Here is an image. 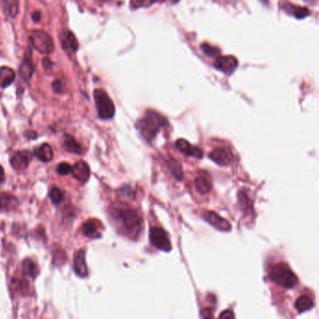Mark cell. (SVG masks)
<instances>
[{
    "label": "cell",
    "instance_id": "obj_1",
    "mask_svg": "<svg viewBox=\"0 0 319 319\" xmlns=\"http://www.w3.org/2000/svg\"><path fill=\"white\" fill-rule=\"evenodd\" d=\"M114 220L117 221L126 232L132 237H137L142 229V220L135 210L128 207L115 208L111 213Z\"/></svg>",
    "mask_w": 319,
    "mask_h": 319
},
{
    "label": "cell",
    "instance_id": "obj_2",
    "mask_svg": "<svg viewBox=\"0 0 319 319\" xmlns=\"http://www.w3.org/2000/svg\"><path fill=\"white\" fill-rule=\"evenodd\" d=\"M166 125L167 120L162 115L154 110H148L143 119L137 123V128L147 142H151Z\"/></svg>",
    "mask_w": 319,
    "mask_h": 319
},
{
    "label": "cell",
    "instance_id": "obj_3",
    "mask_svg": "<svg viewBox=\"0 0 319 319\" xmlns=\"http://www.w3.org/2000/svg\"><path fill=\"white\" fill-rule=\"evenodd\" d=\"M270 278L279 286L292 288L297 286L298 277L286 263H277L270 270Z\"/></svg>",
    "mask_w": 319,
    "mask_h": 319
},
{
    "label": "cell",
    "instance_id": "obj_4",
    "mask_svg": "<svg viewBox=\"0 0 319 319\" xmlns=\"http://www.w3.org/2000/svg\"><path fill=\"white\" fill-rule=\"evenodd\" d=\"M94 99L99 118L103 120L111 119L115 113V107L108 94L102 89H96Z\"/></svg>",
    "mask_w": 319,
    "mask_h": 319
},
{
    "label": "cell",
    "instance_id": "obj_5",
    "mask_svg": "<svg viewBox=\"0 0 319 319\" xmlns=\"http://www.w3.org/2000/svg\"><path fill=\"white\" fill-rule=\"evenodd\" d=\"M30 43L34 48L43 55H50L53 53L55 47L49 34L43 30H34L29 37Z\"/></svg>",
    "mask_w": 319,
    "mask_h": 319
},
{
    "label": "cell",
    "instance_id": "obj_6",
    "mask_svg": "<svg viewBox=\"0 0 319 319\" xmlns=\"http://www.w3.org/2000/svg\"><path fill=\"white\" fill-rule=\"evenodd\" d=\"M150 241L154 247L159 250L169 252L171 250V244L169 236L164 230L160 228H152L150 231Z\"/></svg>",
    "mask_w": 319,
    "mask_h": 319
},
{
    "label": "cell",
    "instance_id": "obj_7",
    "mask_svg": "<svg viewBox=\"0 0 319 319\" xmlns=\"http://www.w3.org/2000/svg\"><path fill=\"white\" fill-rule=\"evenodd\" d=\"M213 66L218 70L224 72L225 74L230 75L233 73L237 66H238V61L235 57L228 55V56H219L216 58Z\"/></svg>",
    "mask_w": 319,
    "mask_h": 319
},
{
    "label": "cell",
    "instance_id": "obj_8",
    "mask_svg": "<svg viewBox=\"0 0 319 319\" xmlns=\"http://www.w3.org/2000/svg\"><path fill=\"white\" fill-rule=\"evenodd\" d=\"M204 219L207 221L210 225H212L213 227H214L218 231H231V224L226 220L225 218L221 217L220 215H218L214 212H211V211L206 212L204 213Z\"/></svg>",
    "mask_w": 319,
    "mask_h": 319
},
{
    "label": "cell",
    "instance_id": "obj_9",
    "mask_svg": "<svg viewBox=\"0 0 319 319\" xmlns=\"http://www.w3.org/2000/svg\"><path fill=\"white\" fill-rule=\"evenodd\" d=\"M73 269L76 275L80 277H86L88 275V269L85 259V250L81 249L74 255Z\"/></svg>",
    "mask_w": 319,
    "mask_h": 319
},
{
    "label": "cell",
    "instance_id": "obj_10",
    "mask_svg": "<svg viewBox=\"0 0 319 319\" xmlns=\"http://www.w3.org/2000/svg\"><path fill=\"white\" fill-rule=\"evenodd\" d=\"M83 233L85 236L91 238V239H98L101 236V224L100 222L96 219H90L84 223L83 227Z\"/></svg>",
    "mask_w": 319,
    "mask_h": 319
},
{
    "label": "cell",
    "instance_id": "obj_11",
    "mask_svg": "<svg viewBox=\"0 0 319 319\" xmlns=\"http://www.w3.org/2000/svg\"><path fill=\"white\" fill-rule=\"evenodd\" d=\"M176 147L181 153L188 155V156H195L197 158H201L203 155L202 151L199 148L196 146H192L190 143L184 139H180L177 141Z\"/></svg>",
    "mask_w": 319,
    "mask_h": 319
},
{
    "label": "cell",
    "instance_id": "obj_12",
    "mask_svg": "<svg viewBox=\"0 0 319 319\" xmlns=\"http://www.w3.org/2000/svg\"><path fill=\"white\" fill-rule=\"evenodd\" d=\"M70 173H72V175L81 183H85L88 181L90 177V169L85 162L79 161L73 167H71Z\"/></svg>",
    "mask_w": 319,
    "mask_h": 319
},
{
    "label": "cell",
    "instance_id": "obj_13",
    "mask_svg": "<svg viewBox=\"0 0 319 319\" xmlns=\"http://www.w3.org/2000/svg\"><path fill=\"white\" fill-rule=\"evenodd\" d=\"M210 158L220 166L230 165L231 161V154L225 148H216L209 155Z\"/></svg>",
    "mask_w": 319,
    "mask_h": 319
},
{
    "label": "cell",
    "instance_id": "obj_14",
    "mask_svg": "<svg viewBox=\"0 0 319 319\" xmlns=\"http://www.w3.org/2000/svg\"><path fill=\"white\" fill-rule=\"evenodd\" d=\"M30 161V155L27 152H18L11 158V165L16 170H25Z\"/></svg>",
    "mask_w": 319,
    "mask_h": 319
},
{
    "label": "cell",
    "instance_id": "obj_15",
    "mask_svg": "<svg viewBox=\"0 0 319 319\" xmlns=\"http://www.w3.org/2000/svg\"><path fill=\"white\" fill-rule=\"evenodd\" d=\"M195 186L200 194L204 195L209 193L212 189V180L209 174L205 171H201L195 180Z\"/></svg>",
    "mask_w": 319,
    "mask_h": 319
},
{
    "label": "cell",
    "instance_id": "obj_16",
    "mask_svg": "<svg viewBox=\"0 0 319 319\" xmlns=\"http://www.w3.org/2000/svg\"><path fill=\"white\" fill-rule=\"evenodd\" d=\"M34 154L43 162H49L54 157V152L50 144L43 143L34 150Z\"/></svg>",
    "mask_w": 319,
    "mask_h": 319
},
{
    "label": "cell",
    "instance_id": "obj_17",
    "mask_svg": "<svg viewBox=\"0 0 319 319\" xmlns=\"http://www.w3.org/2000/svg\"><path fill=\"white\" fill-rule=\"evenodd\" d=\"M33 73V65H32V52L28 49L25 53L23 62L20 67V74L24 79H29Z\"/></svg>",
    "mask_w": 319,
    "mask_h": 319
},
{
    "label": "cell",
    "instance_id": "obj_18",
    "mask_svg": "<svg viewBox=\"0 0 319 319\" xmlns=\"http://www.w3.org/2000/svg\"><path fill=\"white\" fill-rule=\"evenodd\" d=\"M62 46L64 50L67 53H75L78 50V42L75 36L69 31H66V33L62 36L61 39Z\"/></svg>",
    "mask_w": 319,
    "mask_h": 319
},
{
    "label": "cell",
    "instance_id": "obj_19",
    "mask_svg": "<svg viewBox=\"0 0 319 319\" xmlns=\"http://www.w3.org/2000/svg\"><path fill=\"white\" fill-rule=\"evenodd\" d=\"M15 79V73L8 66L0 67V87H8L13 83Z\"/></svg>",
    "mask_w": 319,
    "mask_h": 319
},
{
    "label": "cell",
    "instance_id": "obj_20",
    "mask_svg": "<svg viewBox=\"0 0 319 319\" xmlns=\"http://www.w3.org/2000/svg\"><path fill=\"white\" fill-rule=\"evenodd\" d=\"M3 10L7 16L16 17L19 12V0H3Z\"/></svg>",
    "mask_w": 319,
    "mask_h": 319
},
{
    "label": "cell",
    "instance_id": "obj_21",
    "mask_svg": "<svg viewBox=\"0 0 319 319\" xmlns=\"http://www.w3.org/2000/svg\"><path fill=\"white\" fill-rule=\"evenodd\" d=\"M22 273L25 276L36 278L37 275H39V269L32 259L26 258L22 261Z\"/></svg>",
    "mask_w": 319,
    "mask_h": 319
},
{
    "label": "cell",
    "instance_id": "obj_22",
    "mask_svg": "<svg viewBox=\"0 0 319 319\" xmlns=\"http://www.w3.org/2000/svg\"><path fill=\"white\" fill-rule=\"evenodd\" d=\"M64 148L67 152L73 153V154H83V148L80 145V143L72 137V136H66V139L64 141Z\"/></svg>",
    "mask_w": 319,
    "mask_h": 319
},
{
    "label": "cell",
    "instance_id": "obj_23",
    "mask_svg": "<svg viewBox=\"0 0 319 319\" xmlns=\"http://www.w3.org/2000/svg\"><path fill=\"white\" fill-rule=\"evenodd\" d=\"M284 10L287 11L288 13L292 14L293 16H295L298 19H303V18L307 17L310 14V11L306 8L299 7V6H294L292 4H288L287 6L285 7Z\"/></svg>",
    "mask_w": 319,
    "mask_h": 319
},
{
    "label": "cell",
    "instance_id": "obj_24",
    "mask_svg": "<svg viewBox=\"0 0 319 319\" xmlns=\"http://www.w3.org/2000/svg\"><path fill=\"white\" fill-rule=\"evenodd\" d=\"M295 306H296V309L299 313H302V312L308 311V310L312 308L314 306V302L309 296H306V295L305 296H300L296 300Z\"/></svg>",
    "mask_w": 319,
    "mask_h": 319
},
{
    "label": "cell",
    "instance_id": "obj_25",
    "mask_svg": "<svg viewBox=\"0 0 319 319\" xmlns=\"http://www.w3.org/2000/svg\"><path fill=\"white\" fill-rule=\"evenodd\" d=\"M16 198L7 193H0V211L11 210V207H14V202Z\"/></svg>",
    "mask_w": 319,
    "mask_h": 319
},
{
    "label": "cell",
    "instance_id": "obj_26",
    "mask_svg": "<svg viewBox=\"0 0 319 319\" xmlns=\"http://www.w3.org/2000/svg\"><path fill=\"white\" fill-rule=\"evenodd\" d=\"M49 197L54 204H59L64 199V193L58 187H54L50 190Z\"/></svg>",
    "mask_w": 319,
    "mask_h": 319
},
{
    "label": "cell",
    "instance_id": "obj_27",
    "mask_svg": "<svg viewBox=\"0 0 319 319\" xmlns=\"http://www.w3.org/2000/svg\"><path fill=\"white\" fill-rule=\"evenodd\" d=\"M157 1H163V0H130V7L134 10L140 8H146V7H150Z\"/></svg>",
    "mask_w": 319,
    "mask_h": 319
},
{
    "label": "cell",
    "instance_id": "obj_28",
    "mask_svg": "<svg viewBox=\"0 0 319 319\" xmlns=\"http://www.w3.org/2000/svg\"><path fill=\"white\" fill-rule=\"evenodd\" d=\"M201 50L202 52L208 56H217L220 54V50L216 47H213L212 45L207 44V43H203L201 45Z\"/></svg>",
    "mask_w": 319,
    "mask_h": 319
},
{
    "label": "cell",
    "instance_id": "obj_29",
    "mask_svg": "<svg viewBox=\"0 0 319 319\" xmlns=\"http://www.w3.org/2000/svg\"><path fill=\"white\" fill-rule=\"evenodd\" d=\"M56 171L60 175H67L71 171V166L67 164L66 162H62L57 166Z\"/></svg>",
    "mask_w": 319,
    "mask_h": 319
},
{
    "label": "cell",
    "instance_id": "obj_30",
    "mask_svg": "<svg viewBox=\"0 0 319 319\" xmlns=\"http://www.w3.org/2000/svg\"><path fill=\"white\" fill-rule=\"evenodd\" d=\"M170 170H172L173 174L176 176V178L178 177L180 179L182 176V169H181V166L179 165V163H177L176 161L172 160L170 163Z\"/></svg>",
    "mask_w": 319,
    "mask_h": 319
},
{
    "label": "cell",
    "instance_id": "obj_31",
    "mask_svg": "<svg viewBox=\"0 0 319 319\" xmlns=\"http://www.w3.org/2000/svg\"><path fill=\"white\" fill-rule=\"evenodd\" d=\"M62 86H63V85L59 81H55V83H53V88L56 93H62L63 92V87Z\"/></svg>",
    "mask_w": 319,
    "mask_h": 319
},
{
    "label": "cell",
    "instance_id": "obj_32",
    "mask_svg": "<svg viewBox=\"0 0 319 319\" xmlns=\"http://www.w3.org/2000/svg\"><path fill=\"white\" fill-rule=\"evenodd\" d=\"M233 318H235L234 314L231 311H229V310H226L219 316V319H233Z\"/></svg>",
    "mask_w": 319,
    "mask_h": 319
},
{
    "label": "cell",
    "instance_id": "obj_33",
    "mask_svg": "<svg viewBox=\"0 0 319 319\" xmlns=\"http://www.w3.org/2000/svg\"><path fill=\"white\" fill-rule=\"evenodd\" d=\"M5 181V171L3 167L0 165V185Z\"/></svg>",
    "mask_w": 319,
    "mask_h": 319
},
{
    "label": "cell",
    "instance_id": "obj_34",
    "mask_svg": "<svg viewBox=\"0 0 319 319\" xmlns=\"http://www.w3.org/2000/svg\"><path fill=\"white\" fill-rule=\"evenodd\" d=\"M32 17H33V20L35 22H39L40 19H41V13L39 11H36V12H34Z\"/></svg>",
    "mask_w": 319,
    "mask_h": 319
},
{
    "label": "cell",
    "instance_id": "obj_35",
    "mask_svg": "<svg viewBox=\"0 0 319 319\" xmlns=\"http://www.w3.org/2000/svg\"><path fill=\"white\" fill-rule=\"evenodd\" d=\"M171 3H176V2H178V0H170Z\"/></svg>",
    "mask_w": 319,
    "mask_h": 319
},
{
    "label": "cell",
    "instance_id": "obj_36",
    "mask_svg": "<svg viewBox=\"0 0 319 319\" xmlns=\"http://www.w3.org/2000/svg\"><path fill=\"white\" fill-rule=\"evenodd\" d=\"M262 1H263V2H266V0H262Z\"/></svg>",
    "mask_w": 319,
    "mask_h": 319
}]
</instances>
